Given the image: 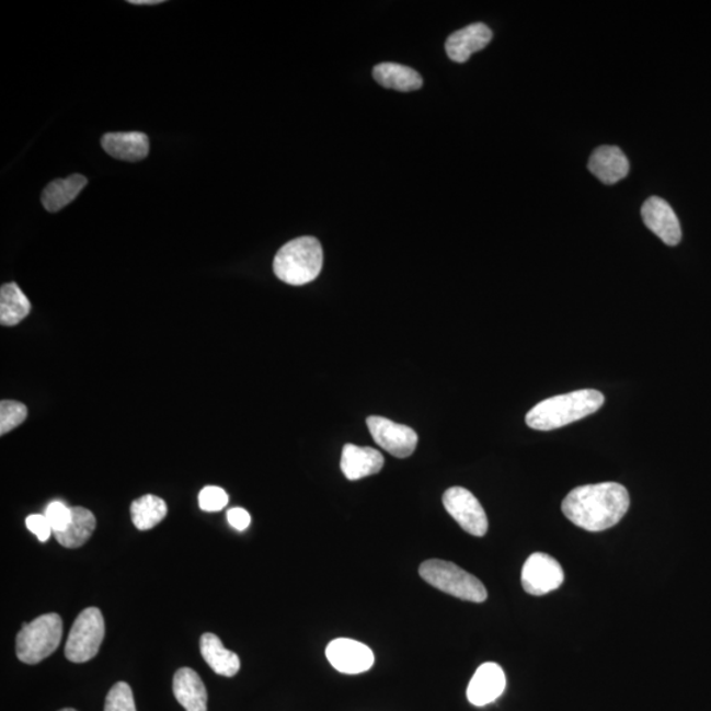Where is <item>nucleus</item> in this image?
Wrapping results in <instances>:
<instances>
[{"label": "nucleus", "instance_id": "nucleus-1", "mask_svg": "<svg viewBox=\"0 0 711 711\" xmlns=\"http://www.w3.org/2000/svg\"><path fill=\"white\" fill-rule=\"evenodd\" d=\"M628 489L617 482L573 489L561 505L565 517L586 531L599 532L615 527L629 512Z\"/></svg>", "mask_w": 711, "mask_h": 711}, {"label": "nucleus", "instance_id": "nucleus-2", "mask_svg": "<svg viewBox=\"0 0 711 711\" xmlns=\"http://www.w3.org/2000/svg\"><path fill=\"white\" fill-rule=\"evenodd\" d=\"M604 402V394L593 389L554 395L534 406L526 415V423L538 432H551L597 413Z\"/></svg>", "mask_w": 711, "mask_h": 711}, {"label": "nucleus", "instance_id": "nucleus-3", "mask_svg": "<svg viewBox=\"0 0 711 711\" xmlns=\"http://www.w3.org/2000/svg\"><path fill=\"white\" fill-rule=\"evenodd\" d=\"M323 250L316 238L303 237L285 244L274 257L273 271L285 284L301 286L321 274Z\"/></svg>", "mask_w": 711, "mask_h": 711}, {"label": "nucleus", "instance_id": "nucleus-4", "mask_svg": "<svg viewBox=\"0 0 711 711\" xmlns=\"http://www.w3.org/2000/svg\"><path fill=\"white\" fill-rule=\"evenodd\" d=\"M424 582L449 596L474 604L486 601L488 592L478 577L462 567L439 559L424 561L420 567Z\"/></svg>", "mask_w": 711, "mask_h": 711}, {"label": "nucleus", "instance_id": "nucleus-5", "mask_svg": "<svg viewBox=\"0 0 711 711\" xmlns=\"http://www.w3.org/2000/svg\"><path fill=\"white\" fill-rule=\"evenodd\" d=\"M64 623L56 612L24 623L16 637V655L25 664H38L47 658L61 643Z\"/></svg>", "mask_w": 711, "mask_h": 711}, {"label": "nucleus", "instance_id": "nucleus-6", "mask_svg": "<svg viewBox=\"0 0 711 711\" xmlns=\"http://www.w3.org/2000/svg\"><path fill=\"white\" fill-rule=\"evenodd\" d=\"M106 626L100 609H84L77 617L73 628L70 630L65 656L71 663H87L94 658L100 651Z\"/></svg>", "mask_w": 711, "mask_h": 711}, {"label": "nucleus", "instance_id": "nucleus-7", "mask_svg": "<svg viewBox=\"0 0 711 711\" xmlns=\"http://www.w3.org/2000/svg\"><path fill=\"white\" fill-rule=\"evenodd\" d=\"M443 505L462 530L473 537H484L488 532V517L478 498L465 488L448 489L443 495Z\"/></svg>", "mask_w": 711, "mask_h": 711}, {"label": "nucleus", "instance_id": "nucleus-8", "mask_svg": "<svg viewBox=\"0 0 711 711\" xmlns=\"http://www.w3.org/2000/svg\"><path fill=\"white\" fill-rule=\"evenodd\" d=\"M564 583V571L559 561L547 553H532L521 570V585L531 596H544Z\"/></svg>", "mask_w": 711, "mask_h": 711}, {"label": "nucleus", "instance_id": "nucleus-9", "mask_svg": "<svg viewBox=\"0 0 711 711\" xmlns=\"http://www.w3.org/2000/svg\"><path fill=\"white\" fill-rule=\"evenodd\" d=\"M367 424L377 445L395 458L406 459L415 451L417 435L413 428L382 416H369Z\"/></svg>", "mask_w": 711, "mask_h": 711}, {"label": "nucleus", "instance_id": "nucleus-10", "mask_svg": "<svg viewBox=\"0 0 711 711\" xmlns=\"http://www.w3.org/2000/svg\"><path fill=\"white\" fill-rule=\"evenodd\" d=\"M330 664L341 674L360 675L375 664V654L368 645L354 639H335L325 650Z\"/></svg>", "mask_w": 711, "mask_h": 711}, {"label": "nucleus", "instance_id": "nucleus-11", "mask_svg": "<svg viewBox=\"0 0 711 711\" xmlns=\"http://www.w3.org/2000/svg\"><path fill=\"white\" fill-rule=\"evenodd\" d=\"M642 218L649 230L667 245H677L683 238L680 221L667 200L651 197L644 202Z\"/></svg>", "mask_w": 711, "mask_h": 711}, {"label": "nucleus", "instance_id": "nucleus-12", "mask_svg": "<svg viewBox=\"0 0 711 711\" xmlns=\"http://www.w3.org/2000/svg\"><path fill=\"white\" fill-rule=\"evenodd\" d=\"M506 676L504 669L495 663H485L475 670L471 683L468 685V701L474 707H486L504 693Z\"/></svg>", "mask_w": 711, "mask_h": 711}, {"label": "nucleus", "instance_id": "nucleus-13", "mask_svg": "<svg viewBox=\"0 0 711 711\" xmlns=\"http://www.w3.org/2000/svg\"><path fill=\"white\" fill-rule=\"evenodd\" d=\"M492 38L493 32L488 25L471 24L448 37L446 51L452 61L467 62L475 51L484 49Z\"/></svg>", "mask_w": 711, "mask_h": 711}, {"label": "nucleus", "instance_id": "nucleus-14", "mask_svg": "<svg viewBox=\"0 0 711 711\" xmlns=\"http://www.w3.org/2000/svg\"><path fill=\"white\" fill-rule=\"evenodd\" d=\"M589 171L606 185H615L630 172V162L618 147H599L593 152Z\"/></svg>", "mask_w": 711, "mask_h": 711}, {"label": "nucleus", "instance_id": "nucleus-15", "mask_svg": "<svg viewBox=\"0 0 711 711\" xmlns=\"http://www.w3.org/2000/svg\"><path fill=\"white\" fill-rule=\"evenodd\" d=\"M383 456L370 447L345 445L342 454V472L351 481L377 474L383 467Z\"/></svg>", "mask_w": 711, "mask_h": 711}, {"label": "nucleus", "instance_id": "nucleus-16", "mask_svg": "<svg viewBox=\"0 0 711 711\" xmlns=\"http://www.w3.org/2000/svg\"><path fill=\"white\" fill-rule=\"evenodd\" d=\"M102 147L111 158L136 162L149 152V139L142 133H110L102 137Z\"/></svg>", "mask_w": 711, "mask_h": 711}, {"label": "nucleus", "instance_id": "nucleus-17", "mask_svg": "<svg viewBox=\"0 0 711 711\" xmlns=\"http://www.w3.org/2000/svg\"><path fill=\"white\" fill-rule=\"evenodd\" d=\"M173 693L186 711H207V690L197 672L191 668L175 672Z\"/></svg>", "mask_w": 711, "mask_h": 711}, {"label": "nucleus", "instance_id": "nucleus-18", "mask_svg": "<svg viewBox=\"0 0 711 711\" xmlns=\"http://www.w3.org/2000/svg\"><path fill=\"white\" fill-rule=\"evenodd\" d=\"M200 654L215 674L233 677L240 670V658L234 652L225 649L219 637L206 632L200 638Z\"/></svg>", "mask_w": 711, "mask_h": 711}, {"label": "nucleus", "instance_id": "nucleus-19", "mask_svg": "<svg viewBox=\"0 0 711 711\" xmlns=\"http://www.w3.org/2000/svg\"><path fill=\"white\" fill-rule=\"evenodd\" d=\"M88 185V179L82 174H73L68 179L56 180L44 188L43 206L49 213H57L73 202Z\"/></svg>", "mask_w": 711, "mask_h": 711}, {"label": "nucleus", "instance_id": "nucleus-20", "mask_svg": "<svg viewBox=\"0 0 711 711\" xmlns=\"http://www.w3.org/2000/svg\"><path fill=\"white\" fill-rule=\"evenodd\" d=\"M374 77L381 87L402 91V93L420 90L423 87L422 76L401 64H378L374 69Z\"/></svg>", "mask_w": 711, "mask_h": 711}, {"label": "nucleus", "instance_id": "nucleus-21", "mask_svg": "<svg viewBox=\"0 0 711 711\" xmlns=\"http://www.w3.org/2000/svg\"><path fill=\"white\" fill-rule=\"evenodd\" d=\"M96 527L94 514L88 508L71 507V518L67 528L55 532V538L65 548H80L91 538Z\"/></svg>", "mask_w": 711, "mask_h": 711}, {"label": "nucleus", "instance_id": "nucleus-22", "mask_svg": "<svg viewBox=\"0 0 711 711\" xmlns=\"http://www.w3.org/2000/svg\"><path fill=\"white\" fill-rule=\"evenodd\" d=\"M31 302L15 283L4 284L0 289V323L12 328L30 316Z\"/></svg>", "mask_w": 711, "mask_h": 711}, {"label": "nucleus", "instance_id": "nucleus-23", "mask_svg": "<svg viewBox=\"0 0 711 711\" xmlns=\"http://www.w3.org/2000/svg\"><path fill=\"white\" fill-rule=\"evenodd\" d=\"M168 514L165 501L158 495L147 494L130 505V518L137 530L148 531L161 524Z\"/></svg>", "mask_w": 711, "mask_h": 711}, {"label": "nucleus", "instance_id": "nucleus-24", "mask_svg": "<svg viewBox=\"0 0 711 711\" xmlns=\"http://www.w3.org/2000/svg\"><path fill=\"white\" fill-rule=\"evenodd\" d=\"M28 416L24 403L4 400L0 403V435L4 436L21 426Z\"/></svg>", "mask_w": 711, "mask_h": 711}, {"label": "nucleus", "instance_id": "nucleus-25", "mask_svg": "<svg viewBox=\"0 0 711 711\" xmlns=\"http://www.w3.org/2000/svg\"><path fill=\"white\" fill-rule=\"evenodd\" d=\"M104 711H136L133 689L127 683H116L108 691Z\"/></svg>", "mask_w": 711, "mask_h": 711}, {"label": "nucleus", "instance_id": "nucleus-26", "mask_svg": "<svg viewBox=\"0 0 711 711\" xmlns=\"http://www.w3.org/2000/svg\"><path fill=\"white\" fill-rule=\"evenodd\" d=\"M199 507L207 513L223 511L228 504V494L219 486H206L199 493Z\"/></svg>", "mask_w": 711, "mask_h": 711}, {"label": "nucleus", "instance_id": "nucleus-27", "mask_svg": "<svg viewBox=\"0 0 711 711\" xmlns=\"http://www.w3.org/2000/svg\"><path fill=\"white\" fill-rule=\"evenodd\" d=\"M44 515L45 517H47L51 530H54V534L61 532L69 525L71 518V507H68L60 501H54L48 505L47 511H45Z\"/></svg>", "mask_w": 711, "mask_h": 711}, {"label": "nucleus", "instance_id": "nucleus-28", "mask_svg": "<svg viewBox=\"0 0 711 711\" xmlns=\"http://www.w3.org/2000/svg\"><path fill=\"white\" fill-rule=\"evenodd\" d=\"M25 526H27L28 530L36 535L37 539L43 541V543L44 541H48L51 534H54L47 517L42 514L30 515V517L25 519Z\"/></svg>", "mask_w": 711, "mask_h": 711}, {"label": "nucleus", "instance_id": "nucleus-29", "mask_svg": "<svg viewBox=\"0 0 711 711\" xmlns=\"http://www.w3.org/2000/svg\"><path fill=\"white\" fill-rule=\"evenodd\" d=\"M227 520L234 530L244 531L251 525V515L244 508L233 507L228 511Z\"/></svg>", "mask_w": 711, "mask_h": 711}, {"label": "nucleus", "instance_id": "nucleus-30", "mask_svg": "<svg viewBox=\"0 0 711 711\" xmlns=\"http://www.w3.org/2000/svg\"><path fill=\"white\" fill-rule=\"evenodd\" d=\"M129 3H133L135 5H156L161 4L162 0H129Z\"/></svg>", "mask_w": 711, "mask_h": 711}, {"label": "nucleus", "instance_id": "nucleus-31", "mask_svg": "<svg viewBox=\"0 0 711 711\" xmlns=\"http://www.w3.org/2000/svg\"><path fill=\"white\" fill-rule=\"evenodd\" d=\"M60 711H77V710H76V709L67 708V709H62V710H60Z\"/></svg>", "mask_w": 711, "mask_h": 711}]
</instances>
